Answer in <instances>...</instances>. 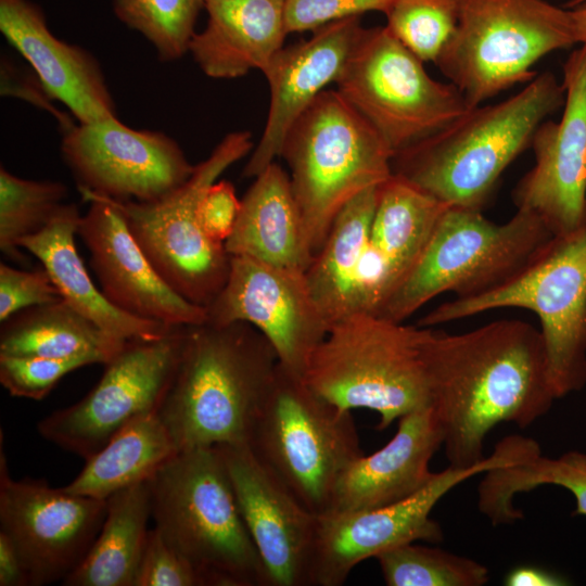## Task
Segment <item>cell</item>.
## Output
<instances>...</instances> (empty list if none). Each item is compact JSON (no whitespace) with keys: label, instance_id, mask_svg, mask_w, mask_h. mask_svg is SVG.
Returning a JSON list of instances; mask_svg holds the SVG:
<instances>
[{"label":"cell","instance_id":"2","mask_svg":"<svg viewBox=\"0 0 586 586\" xmlns=\"http://www.w3.org/2000/svg\"><path fill=\"white\" fill-rule=\"evenodd\" d=\"M278 362L268 340L246 322L187 327L156 411L178 450L246 443Z\"/></svg>","mask_w":586,"mask_h":586},{"label":"cell","instance_id":"6","mask_svg":"<svg viewBox=\"0 0 586 586\" xmlns=\"http://www.w3.org/2000/svg\"><path fill=\"white\" fill-rule=\"evenodd\" d=\"M428 327L370 314L333 323L310 357L304 381L345 410L369 409L384 430L430 405L424 342Z\"/></svg>","mask_w":586,"mask_h":586},{"label":"cell","instance_id":"34","mask_svg":"<svg viewBox=\"0 0 586 586\" xmlns=\"http://www.w3.org/2000/svg\"><path fill=\"white\" fill-rule=\"evenodd\" d=\"M407 543L375 557L388 586H482L486 565L447 550Z\"/></svg>","mask_w":586,"mask_h":586},{"label":"cell","instance_id":"10","mask_svg":"<svg viewBox=\"0 0 586 586\" xmlns=\"http://www.w3.org/2000/svg\"><path fill=\"white\" fill-rule=\"evenodd\" d=\"M578 44L570 11L545 0H463L458 26L435 61L475 107L537 76L552 51Z\"/></svg>","mask_w":586,"mask_h":586},{"label":"cell","instance_id":"37","mask_svg":"<svg viewBox=\"0 0 586 586\" xmlns=\"http://www.w3.org/2000/svg\"><path fill=\"white\" fill-rule=\"evenodd\" d=\"M94 364H105L98 355L65 358L0 355V383L15 397L44 398L67 373Z\"/></svg>","mask_w":586,"mask_h":586},{"label":"cell","instance_id":"3","mask_svg":"<svg viewBox=\"0 0 586 586\" xmlns=\"http://www.w3.org/2000/svg\"><path fill=\"white\" fill-rule=\"evenodd\" d=\"M564 88L550 72L520 92L469 109L431 137L396 152L392 173L448 207L480 211L506 168L539 125L563 106Z\"/></svg>","mask_w":586,"mask_h":586},{"label":"cell","instance_id":"38","mask_svg":"<svg viewBox=\"0 0 586 586\" xmlns=\"http://www.w3.org/2000/svg\"><path fill=\"white\" fill-rule=\"evenodd\" d=\"M135 586H203V582L154 527L149 530Z\"/></svg>","mask_w":586,"mask_h":586},{"label":"cell","instance_id":"5","mask_svg":"<svg viewBox=\"0 0 586 586\" xmlns=\"http://www.w3.org/2000/svg\"><path fill=\"white\" fill-rule=\"evenodd\" d=\"M394 152L336 90L322 91L288 131L280 156L309 249L322 247L339 212L392 175Z\"/></svg>","mask_w":586,"mask_h":586},{"label":"cell","instance_id":"24","mask_svg":"<svg viewBox=\"0 0 586 586\" xmlns=\"http://www.w3.org/2000/svg\"><path fill=\"white\" fill-rule=\"evenodd\" d=\"M286 0H205V28L189 48L201 71L214 79L260 72L283 48Z\"/></svg>","mask_w":586,"mask_h":586},{"label":"cell","instance_id":"27","mask_svg":"<svg viewBox=\"0 0 586 586\" xmlns=\"http://www.w3.org/2000/svg\"><path fill=\"white\" fill-rule=\"evenodd\" d=\"M379 187L364 190L339 212L306 270L311 294L330 327L355 315L357 276L370 237Z\"/></svg>","mask_w":586,"mask_h":586},{"label":"cell","instance_id":"31","mask_svg":"<svg viewBox=\"0 0 586 586\" xmlns=\"http://www.w3.org/2000/svg\"><path fill=\"white\" fill-rule=\"evenodd\" d=\"M126 342L110 337L64 301L23 309L2 321L0 329V355L10 356L92 354L106 364Z\"/></svg>","mask_w":586,"mask_h":586},{"label":"cell","instance_id":"8","mask_svg":"<svg viewBox=\"0 0 586 586\" xmlns=\"http://www.w3.org/2000/svg\"><path fill=\"white\" fill-rule=\"evenodd\" d=\"M246 444L315 514L328 511L337 479L364 455L351 410L326 400L279 362Z\"/></svg>","mask_w":586,"mask_h":586},{"label":"cell","instance_id":"36","mask_svg":"<svg viewBox=\"0 0 586 586\" xmlns=\"http://www.w3.org/2000/svg\"><path fill=\"white\" fill-rule=\"evenodd\" d=\"M463 0H395L386 27L423 62H434L454 35Z\"/></svg>","mask_w":586,"mask_h":586},{"label":"cell","instance_id":"42","mask_svg":"<svg viewBox=\"0 0 586 586\" xmlns=\"http://www.w3.org/2000/svg\"><path fill=\"white\" fill-rule=\"evenodd\" d=\"M1 94L22 98L51 113L63 130L73 125L71 118L55 110L53 99L46 91L37 75L25 74L12 65L7 59L1 61Z\"/></svg>","mask_w":586,"mask_h":586},{"label":"cell","instance_id":"22","mask_svg":"<svg viewBox=\"0 0 586 586\" xmlns=\"http://www.w3.org/2000/svg\"><path fill=\"white\" fill-rule=\"evenodd\" d=\"M0 31L29 63L49 95L78 123L117 117L98 60L55 37L41 8L30 0H0Z\"/></svg>","mask_w":586,"mask_h":586},{"label":"cell","instance_id":"12","mask_svg":"<svg viewBox=\"0 0 586 586\" xmlns=\"http://www.w3.org/2000/svg\"><path fill=\"white\" fill-rule=\"evenodd\" d=\"M423 63L386 26L364 28L335 82L394 154L471 109L456 86L432 78Z\"/></svg>","mask_w":586,"mask_h":586},{"label":"cell","instance_id":"43","mask_svg":"<svg viewBox=\"0 0 586 586\" xmlns=\"http://www.w3.org/2000/svg\"><path fill=\"white\" fill-rule=\"evenodd\" d=\"M28 585V572L17 547L0 531V586Z\"/></svg>","mask_w":586,"mask_h":586},{"label":"cell","instance_id":"41","mask_svg":"<svg viewBox=\"0 0 586 586\" xmlns=\"http://www.w3.org/2000/svg\"><path fill=\"white\" fill-rule=\"evenodd\" d=\"M240 205L231 182L217 180L207 188L198 214L202 229L212 241L225 244L234 229Z\"/></svg>","mask_w":586,"mask_h":586},{"label":"cell","instance_id":"11","mask_svg":"<svg viewBox=\"0 0 586 586\" xmlns=\"http://www.w3.org/2000/svg\"><path fill=\"white\" fill-rule=\"evenodd\" d=\"M253 148L251 132H230L194 166L182 186L160 200L119 202L101 196L119 209L167 284L187 301L205 308L226 284L231 256L225 244L205 234L199 219V203L207 188Z\"/></svg>","mask_w":586,"mask_h":586},{"label":"cell","instance_id":"20","mask_svg":"<svg viewBox=\"0 0 586 586\" xmlns=\"http://www.w3.org/2000/svg\"><path fill=\"white\" fill-rule=\"evenodd\" d=\"M81 195L90 206L80 217L77 234L89 251L90 265L106 298L131 316L168 327L206 322V308L187 301L167 284L119 209L101 196Z\"/></svg>","mask_w":586,"mask_h":586},{"label":"cell","instance_id":"32","mask_svg":"<svg viewBox=\"0 0 586 586\" xmlns=\"http://www.w3.org/2000/svg\"><path fill=\"white\" fill-rule=\"evenodd\" d=\"M543 485L570 491L575 497V512L586 515V454L572 450L551 458L539 451L485 472L477 488L479 509L493 524L511 523L522 518L513 504L515 495Z\"/></svg>","mask_w":586,"mask_h":586},{"label":"cell","instance_id":"19","mask_svg":"<svg viewBox=\"0 0 586 586\" xmlns=\"http://www.w3.org/2000/svg\"><path fill=\"white\" fill-rule=\"evenodd\" d=\"M214 447L263 562L268 586H310L317 514L298 501L246 443Z\"/></svg>","mask_w":586,"mask_h":586},{"label":"cell","instance_id":"28","mask_svg":"<svg viewBox=\"0 0 586 586\" xmlns=\"http://www.w3.org/2000/svg\"><path fill=\"white\" fill-rule=\"evenodd\" d=\"M447 208L398 176L380 184L368 249L385 266L391 294L420 258Z\"/></svg>","mask_w":586,"mask_h":586},{"label":"cell","instance_id":"25","mask_svg":"<svg viewBox=\"0 0 586 586\" xmlns=\"http://www.w3.org/2000/svg\"><path fill=\"white\" fill-rule=\"evenodd\" d=\"M80 217L76 204L65 203L44 228L20 244L41 263L63 301L120 342L158 339L176 328L120 310L97 288L75 242Z\"/></svg>","mask_w":586,"mask_h":586},{"label":"cell","instance_id":"26","mask_svg":"<svg viewBox=\"0 0 586 586\" xmlns=\"http://www.w3.org/2000/svg\"><path fill=\"white\" fill-rule=\"evenodd\" d=\"M230 256L304 271L309 249L289 174L276 162L255 177L244 196L234 229L225 242Z\"/></svg>","mask_w":586,"mask_h":586},{"label":"cell","instance_id":"18","mask_svg":"<svg viewBox=\"0 0 586 586\" xmlns=\"http://www.w3.org/2000/svg\"><path fill=\"white\" fill-rule=\"evenodd\" d=\"M562 71V116L537 128L531 144L534 166L512 192L517 209L539 217L553 235L586 222V44L569 55Z\"/></svg>","mask_w":586,"mask_h":586},{"label":"cell","instance_id":"29","mask_svg":"<svg viewBox=\"0 0 586 586\" xmlns=\"http://www.w3.org/2000/svg\"><path fill=\"white\" fill-rule=\"evenodd\" d=\"M151 513L149 481L110 496L98 536L63 585L135 586Z\"/></svg>","mask_w":586,"mask_h":586},{"label":"cell","instance_id":"23","mask_svg":"<svg viewBox=\"0 0 586 586\" xmlns=\"http://www.w3.org/2000/svg\"><path fill=\"white\" fill-rule=\"evenodd\" d=\"M443 440L431 405L403 416L391 441L378 451L360 456L342 472L328 511L379 508L412 496L434 477L430 461Z\"/></svg>","mask_w":586,"mask_h":586},{"label":"cell","instance_id":"1","mask_svg":"<svg viewBox=\"0 0 586 586\" xmlns=\"http://www.w3.org/2000/svg\"><path fill=\"white\" fill-rule=\"evenodd\" d=\"M424 356L430 405L451 467L479 463L493 428L511 422L525 429L558 399L542 332L522 320L501 319L459 334L428 327Z\"/></svg>","mask_w":586,"mask_h":586},{"label":"cell","instance_id":"46","mask_svg":"<svg viewBox=\"0 0 586 586\" xmlns=\"http://www.w3.org/2000/svg\"><path fill=\"white\" fill-rule=\"evenodd\" d=\"M584 3H586V0H569L563 4V8L570 10Z\"/></svg>","mask_w":586,"mask_h":586},{"label":"cell","instance_id":"16","mask_svg":"<svg viewBox=\"0 0 586 586\" xmlns=\"http://www.w3.org/2000/svg\"><path fill=\"white\" fill-rule=\"evenodd\" d=\"M106 514V500L13 480L0 453V531L17 547L30 586L64 581L82 561Z\"/></svg>","mask_w":586,"mask_h":586},{"label":"cell","instance_id":"39","mask_svg":"<svg viewBox=\"0 0 586 586\" xmlns=\"http://www.w3.org/2000/svg\"><path fill=\"white\" fill-rule=\"evenodd\" d=\"M63 301L48 271L42 267L21 270L0 264V321L34 306Z\"/></svg>","mask_w":586,"mask_h":586},{"label":"cell","instance_id":"17","mask_svg":"<svg viewBox=\"0 0 586 586\" xmlns=\"http://www.w3.org/2000/svg\"><path fill=\"white\" fill-rule=\"evenodd\" d=\"M206 311L211 323L254 327L273 347L279 365L301 378L330 328L306 272L243 256H231L227 282Z\"/></svg>","mask_w":586,"mask_h":586},{"label":"cell","instance_id":"7","mask_svg":"<svg viewBox=\"0 0 586 586\" xmlns=\"http://www.w3.org/2000/svg\"><path fill=\"white\" fill-rule=\"evenodd\" d=\"M553 237L525 209L496 224L480 211L448 207L420 258L377 316L403 322L442 293L464 298L493 290L525 268Z\"/></svg>","mask_w":586,"mask_h":586},{"label":"cell","instance_id":"15","mask_svg":"<svg viewBox=\"0 0 586 586\" xmlns=\"http://www.w3.org/2000/svg\"><path fill=\"white\" fill-rule=\"evenodd\" d=\"M63 131L62 156L80 193L152 202L178 189L194 170L173 138L132 129L117 117Z\"/></svg>","mask_w":586,"mask_h":586},{"label":"cell","instance_id":"40","mask_svg":"<svg viewBox=\"0 0 586 586\" xmlns=\"http://www.w3.org/2000/svg\"><path fill=\"white\" fill-rule=\"evenodd\" d=\"M395 0H286L288 33L313 31L333 21L361 16L367 12L385 15Z\"/></svg>","mask_w":586,"mask_h":586},{"label":"cell","instance_id":"4","mask_svg":"<svg viewBox=\"0 0 586 586\" xmlns=\"http://www.w3.org/2000/svg\"><path fill=\"white\" fill-rule=\"evenodd\" d=\"M151 517L203 586H268L257 549L213 447L181 450L149 480Z\"/></svg>","mask_w":586,"mask_h":586},{"label":"cell","instance_id":"13","mask_svg":"<svg viewBox=\"0 0 586 586\" xmlns=\"http://www.w3.org/2000/svg\"><path fill=\"white\" fill-rule=\"evenodd\" d=\"M536 442L521 435L501 440L494 451L467 468L449 466L419 492L398 502L365 510L317 514L310 566V586L342 585L360 562L396 546L443 539L431 518L436 504L466 480L492 469L517 463L531 455Z\"/></svg>","mask_w":586,"mask_h":586},{"label":"cell","instance_id":"35","mask_svg":"<svg viewBox=\"0 0 586 586\" xmlns=\"http://www.w3.org/2000/svg\"><path fill=\"white\" fill-rule=\"evenodd\" d=\"M204 5L205 0H112L119 22L143 36L163 62L189 52Z\"/></svg>","mask_w":586,"mask_h":586},{"label":"cell","instance_id":"9","mask_svg":"<svg viewBox=\"0 0 586 586\" xmlns=\"http://www.w3.org/2000/svg\"><path fill=\"white\" fill-rule=\"evenodd\" d=\"M524 308L537 315L549 378L557 398L586 384V222L555 235L520 272L473 297L455 298L418 321L435 327L497 308Z\"/></svg>","mask_w":586,"mask_h":586},{"label":"cell","instance_id":"14","mask_svg":"<svg viewBox=\"0 0 586 586\" xmlns=\"http://www.w3.org/2000/svg\"><path fill=\"white\" fill-rule=\"evenodd\" d=\"M186 328L154 340L127 341L105 364L95 386L79 402L41 419L38 433L86 461L129 422L156 412L174 377Z\"/></svg>","mask_w":586,"mask_h":586},{"label":"cell","instance_id":"21","mask_svg":"<svg viewBox=\"0 0 586 586\" xmlns=\"http://www.w3.org/2000/svg\"><path fill=\"white\" fill-rule=\"evenodd\" d=\"M364 28L360 16L333 21L273 55L262 72L270 89L269 112L243 177L255 178L280 156L288 131L326 87L336 82Z\"/></svg>","mask_w":586,"mask_h":586},{"label":"cell","instance_id":"30","mask_svg":"<svg viewBox=\"0 0 586 586\" xmlns=\"http://www.w3.org/2000/svg\"><path fill=\"white\" fill-rule=\"evenodd\" d=\"M177 453L157 413L144 415L129 422L87 459L80 473L63 488L106 500L122 489L148 482Z\"/></svg>","mask_w":586,"mask_h":586},{"label":"cell","instance_id":"33","mask_svg":"<svg viewBox=\"0 0 586 586\" xmlns=\"http://www.w3.org/2000/svg\"><path fill=\"white\" fill-rule=\"evenodd\" d=\"M67 196L59 181L17 177L0 168V250L15 262H25L21 241L44 228Z\"/></svg>","mask_w":586,"mask_h":586},{"label":"cell","instance_id":"45","mask_svg":"<svg viewBox=\"0 0 586 586\" xmlns=\"http://www.w3.org/2000/svg\"><path fill=\"white\" fill-rule=\"evenodd\" d=\"M578 44H586V3L570 9Z\"/></svg>","mask_w":586,"mask_h":586},{"label":"cell","instance_id":"44","mask_svg":"<svg viewBox=\"0 0 586 586\" xmlns=\"http://www.w3.org/2000/svg\"><path fill=\"white\" fill-rule=\"evenodd\" d=\"M565 582L556 573L533 565H520L505 577L507 586H561Z\"/></svg>","mask_w":586,"mask_h":586}]
</instances>
